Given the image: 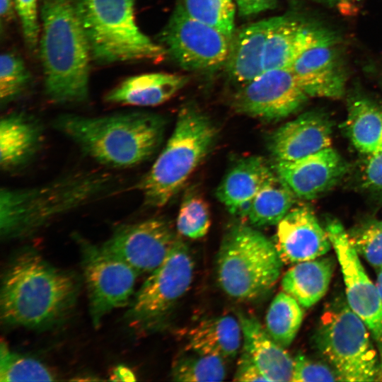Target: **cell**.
Segmentation results:
<instances>
[{
	"label": "cell",
	"mask_w": 382,
	"mask_h": 382,
	"mask_svg": "<svg viewBox=\"0 0 382 382\" xmlns=\"http://www.w3.org/2000/svg\"><path fill=\"white\" fill-rule=\"evenodd\" d=\"M79 282L49 262L35 248L25 247L7 262L0 290V316L9 326L45 330L62 324L72 313Z\"/></svg>",
	"instance_id": "6da1fadb"
},
{
	"label": "cell",
	"mask_w": 382,
	"mask_h": 382,
	"mask_svg": "<svg viewBox=\"0 0 382 382\" xmlns=\"http://www.w3.org/2000/svg\"><path fill=\"white\" fill-rule=\"evenodd\" d=\"M118 178L101 171L72 173L46 184L0 190V235L29 236L54 218L119 191Z\"/></svg>",
	"instance_id": "7a4b0ae2"
},
{
	"label": "cell",
	"mask_w": 382,
	"mask_h": 382,
	"mask_svg": "<svg viewBox=\"0 0 382 382\" xmlns=\"http://www.w3.org/2000/svg\"><path fill=\"white\" fill-rule=\"evenodd\" d=\"M52 127L101 165L125 168L149 160L161 146L166 121L146 112L87 117L62 114Z\"/></svg>",
	"instance_id": "3957f363"
},
{
	"label": "cell",
	"mask_w": 382,
	"mask_h": 382,
	"mask_svg": "<svg viewBox=\"0 0 382 382\" xmlns=\"http://www.w3.org/2000/svg\"><path fill=\"white\" fill-rule=\"evenodd\" d=\"M40 58L45 95L57 104L80 103L88 98V41L70 0H42Z\"/></svg>",
	"instance_id": "277c9868"
},
{
	"label": "cell",
	"mask_w": 382,
	"mask_h": 382,
	"mask_svg": "<svg viewBox=\"0 0 382 382\" xmlns=\"http://www.w3.org/2000/svg\"><path fill=\"white\" fill-rule=\"evenodd\" d=\"M217 134L203 112L193 105L183 108L164 148L136 185L144 204L152 207L166 204L212 151Z\"/></svg>",
	"instance_id": "5b68a950"
},
{
	"label": "cell",
	"mask_w": 382,
	"mask_h": 382,
	"mask_svg": "<svg viewBox=\"0 0 382 382\" xmlns=\"http://www.w3.org/2000/svg\"><path fill=\"white\" fill-rule=\"evenodd\" d=\"M91 57L103 64L159 60L167 53L136 23L134 0H72Z\"/></svg>",
	"instance_id": "8992f818"
},
{
	"label": "cell",
	"mask_w": 382,
	"mask_h": 382,
	"mask_svg": "<svg viewBox=\"0 0 382 382\" xmlns=\"http://www.w3.org/2000/svg\"><path fill=\"white\" fill-rule=\"evenodd\" d=\"M282 264L274 243L253 227L235 224L221 243L216 260L218 282L233 299H255L275 284Z\"/></svg>",
	"instance_id": "52a82bcc"
},
{
	"label": "cell",
	"mask_w": 382,
	"mask_h": 382,
	"mask_svg": "<svg viewBox=\"0 0 382 382\" xmlns=\"http://www.w3.org/2000/svg\"><path fill=\"white\" fill-rule=\"evenodd\" d=\"M365 323L349 306L337 302L321 317L318 348L340 381H372L381 364Z\"/></svg>",
	"instance_id": "ba28073f"
},
{
	"label": "cell",
	"mask_w": 382,
	"mask_h": 382,
	"mask_svg": "<svg viewBox=\"0 0 382 382\" xmlns=\"http://www.w3.org/2000/svg\"><path fill=\"white\" fill-rule=\"evenodd\" d=\"M194 266L189 248L179 239L134 294L124 316L128 328L137 332L158 328L190 286Z\"/></svg>",
	"instance_id": "9c48e42d"
},
{
	"label": "cell",
	"mask_w": 382,
	"mask_h": 382,
	"mask_svg": "<svg viewBox=\"0 0 382 382\" xmlns=\"http://www.w3.org/2000/svg\"><path fill=\"white\" fill-rule=\"evenodd\" d=\"M73 237L81 253L92 324L98 328L112 311L129 305L139 274L81 235Z\"/></svg>",
	"instance_id": "30bf717a"
},
{
	"label": "cell",
	"mask_w": 382,
	"mask_h": 382,
	"mask_svg": "<svg viewBox=\"0 0 382 382\" xmlns=\"http://www.w3.org/2000/svg\"><path fill=\"white\" fill-rule=\"evenodd\" d=\"M167 54L183 69L213 71L224 65L231 40L178 6L159 35Z\"/></svg>",
	"instance_id": "8fae6325"
},
{
	"label": "cell",
	"mask_w": 382,
	"mask_h": 382,
	"mask_svg": "<svg viewBox=\"0 0 382 382\" xmlns=\"http://www.w3.org/2000/svg\"><path fill=\"white\" fill-rule=\"evenodd\" d=\"M179 239L168 221L151 218L119 226L100 247L140 274L161 265Z\"/></svg>",
	"instance_id": "7c38bea8"
},
{
	"label": "cell",
	"mask_w": 382,
	"mask_h": 382,
	"mask_svg": "<svg viewBox=\"0 0 382 382\" xmlns=\"http://www.w3.org/2000/svg\"><path fill=\"white\" fill-rule=\"evenodd\" d=\"M325 230L341 267L347 302L365 323L382 355V303L376 285L366 274L342 224L330 221Z\"/></svg>",
	"instance_id": "4fadbf2b"
},
{
	"label": "cell",
	"mask_w": 382,
	"mask_h": 382,
	"mask_svg": "<svg viewBox=\"0 0 382 382\" xmlns=\"http://www.w3.org/2000/svg\"><path fill=\"white\" fill-rule=\"evenodd\" d=\"M308 98L290 68L272 69L240 87L233 97V106L238 112L274 121L296 112Z\"/></svg>",
	"instance_id": "5bb4252c"
},
{
	"label": "cell",
	"mask_w": 382,
	"mask_h": 382,
	"mask_svg": "<svg viewBox=\"0 0 382 382\" xmlns=\"http://www.w3.org/2000/svg\"><path fill=\"white\" fill-rule=\"evenodd\" d=\"M337 42L305 50L290 67L308 97L339 98L345 93L347 71Z\"/></svg>",
	"instance_id": "9a60e30c"
},
{
	"label": "cell",
	"mask_w": 382,
	"mask_h": 382,
	"mask_svg": "<svg viewBox=\"0 0 382 382\" xmlns=\"http://www.w3.org/2000/svg\"><path fill=\"white\" fill-rule=\"evenodd\" d=\"M274 169L296 197L311 199L332 188L347 170L331 146L294 161H275Z\"/></svg>",
	"instance_id": "2e32d148"
},
{
	"label": "cell",
	"mask_w": 382,
	"mask_h": 382,
	"mask_svg": "<svg viewBox=\"0 0 382 382\" xmlns=\"http://www.w3.org/2000/svg\"><path fill=\"white\" fill-rule=\"evenodd\" d=\"M274 245L286 264L323 256L332 246L325 228L305 206L291 209L277 224Z\"/></svg>",
	"instance_id": "e0dca14e"
},
{
	"label": "cell",
	"mask_w": 382,
	"mask_h": 382,
	"mask_svg": "<svg viewBox=\"0 0 382 382\" xmlns=\"http://www.w3.org/2000/svg\"><path fill=\"white\" fill-rule=\"evenodd\" d=\"M332 42H337V37L322 25L288 15L281 16L267 39L264 71L289 69L305 50Z\"/></svg>",
	"instance_id": "ac0fdd59"
},
{
	"label": "cell",
	"mask_w": 382,
	"mask_h": 382,
	"mask_svg": "<svg viewBox=\"0 0 382 382\" xmlns=\"http://www.w3.org/2000/svg\"><path fill=\"white\" fill-rule=\"evenodd\" d=\"M332 127L331 121L323 112H305L271 134L269 151L275 161L301 159L331 146Z\"/></svg>",
	"instance_id": "d6986e66"
},
{
	"label": "cell",
	"mask_w": 382,
	"mask_h": 382,
	"mask_svg": "<svg viewBox=\"0 0 382 382\" xmlns=\"http://www.w3.org/2000/svg\"><path fill=\"white\" fill-rule=\"evenodd\" d=\"M280 18L281 16L253 23L233 35L224 65L229 79L238 88L264 72L263 55L267 39Z\"/></svg>",
	"instance_id": "ffe728a7"
},
{
	"label": "cell",
	"mask_w": 382,
	"mask_h": 382,
	"mask_svg": "<svg viewBox=\"0 0 382 382\" xmlns=\"http://www.w3.org/2000/svg\"><path fill=\"white\" fill-rule=\"evenodd\" d=\"M43 141V129L33 116L13 112L0 120V168L16 170L32 161Z\"/></svg>",
	"instance_id": "44dd1931"
},
{
	"label": "cell",
	"mask_w": 382,
	"mask_h": 382,
	"mask_svg": "<svg viewBox=\"0 0 382 382\" xmlns=\"http://www.w3.org/2000/svg\"><path fill=\"white\" fill-rule=\"evenodd\" d=\"M274 172L262 157L243 158L224 177L216 197L231 214L247 217L253 199Z\"/></svg>",
	"instance_id": "7402d4cb"
},
{
	"label": "cell",
	"mask_w": 382,
	"mask_h": 382,
	"mask_svg": "<svg viewBox=\"0 0 382 382\" xmlns=\"http://www.w3.org/2000/svg\"><path fill=\"white\" fill-rule=\"evenodd\" d=\"M246 352L268 381H291L294 360L267 333L258 320L238 313Z\"/></svg>",
	"instance_id": "603a6c76"
},
{
	"label": "cell",
	"mask_w": 382,
	"mask_h": 382,
	"mask_svg": "<svg viewBox=\"0 0 382 382\" xmlns=\"http://www.w3.org/2000/svg\"><path fill=\"white\" fill-rule=\"evenodd\" d=\"M187 81L186 76L163 72L136 75L110 90L105 100L125 105H158L173 96Z\"/></svg>",
	"instance_id": "cb8c5ba5"
},
{
	"label": "cell",
	"mask_w": 382,
	"mask_h": 382,
	"mask_svg": "<svg viewBox=\"0 0 382 382\" xmlns=\"http://www.w3.org/2000/svg\"><path fill=\"white\" fill-rule=\"evenodd\" d=\"M331 257H319L296 263L284 274L282 287L302 307L309 308L326 294L335 270Z\"/></svg>",
	"instance_id": "d4e9b609"
},
{
	"label": "cell",
	"mask_w": 382,
	"mask_h": 382,
	"mask_svg": "<svg viewBox=\"0 0 382 382\" xmlns=\"http://www.w3.org/2000/svg\"><path fill=\"white\" fill-rule=\"evenodd\" d=\"M345 129L354 146L368 156L382 150V105L355 95L349 100Z\"/></svg>",
	"instance_id": "484cf974"
},
{
	"label": "cell",
	"mask_w": 382,
	"mask_h": 382,
	"mask_svg": "<svg viewBox=\"0 0 382 382\" xmlns=\"http://www.w3.org/2000/svg\"><path fill=\"white\" fill-rule=\"evenodd\" d=\"M240 322L231 316H217L199 322L190 330L188 349L226 359L236 356L241 345Z\"/></svg>",
	"instance_id": "4316f807"
},
{
	"label": "cell",
	"mask_w": 382,
	"mask_h": 382,
	"mask_svg": "<svg viewBox=\"0 0 382 382\" xmlns=\"http://www.w3.org/2000/svg\"><path fill=\"white\" fill-rule=\"evenodd\" d=\"M296 198L274 170L253 199L247 217L254 226L277 224L290 211Z\"/></svg>",
	"instance_id": "83f0119b"
},
{
	"label": "cell",
	"mask_w": 382,
	"mask_h": 382,
	"mask_svg": "<svg viewBox=\"0 0 382 382\" xmlns=\"http://www.w3.org/2000/svg\"><path fill=\"white\" fill-rule=\"evenodd\" d=\"M301 306L286 292L279 293L271 302L265 316V330L280 346L289 347L303 320Z\"/></svg>",
	"instance_id": "f1b7e54d"
},
{
	"label": "cell",
	"mask_w": 382,
	"mask_h": 382,
	"mask_svg": "<svg viewBox=\"0 0 382 382\" xmlns=\"http://www.w3.org/2000/svg\"><path fill=\"white\" fill-rule=\"evenodd\" d=\"M173 366L172 377L177 381H221L226 377L225 359L221 357L193 352Z\"/></svg>",
	"instance_id": "f546056e"
},
{
	"label": "cell",
	"mask_w": 382,
	"mask_h": 382,
	"mask_svg": "<svg viewBox=\"0 0 382 382\" xmlns=\"http://www.w3.org/2000/svg\"><path fill=\"white\" fill-rule=\"evenodd\" d=\"M183 6L189 16L231 40L236 12L232 0H184Z\"/></svg>",
	"instance_id": "4dcf8cb0"
},
{
	"label": "cell",
	"mask_w": 382,
	"mask_h": 382,
	"mask_svg": "<svg viewBox=\"0 0 382 382\" xmlns=\"http://www.w3.org/2000/svg\"><path fill=\"white\" fill-rule=\"evenodd\" d=\"M0 381H54V376L37 359L10 350L1 342Z\"/></svg>",
	"instance_id": "1f68e13d"
},
{
	"label": "cell",
	"mask_w": 382,
	"mask_h": 382,
	"mask_svg": "<svg viewBox=\"0 0 382 382\" xmlns=\"http://www.w3.org/2000/svg\"><path fill=\"white\" fill-rule=\"evenodd\" d=\"M207 202L197 192L185 195L177 218V230L185 237L197 239L204 236L210 226Z\"/></svg>",
	"instance_id": "d6a6232c"
},
{
	"label": "cell",
	"mask_w": 382,
	"mask_h": 382,
	"mask_svg": "<svg viewBox=\"0 0 382 382\" xmlns=\"http://www.w3.org/2000/svg\"><path fill=\"white\" fill-rule=\"evenodd\" d=\"M30 74L22 58L6 52L0 57V105L6 107L20 97L30 82Z\"/></svg>",
	"instance_id": "836d02e7"
},
{
	"label": "cell",
	"mask_w": 382,
	"mask_h": 382,
	"mask_svg": "<svg viewBox=\"0 0 382 382\" xmlns=\"http://www.w3.org/2000/svg\"><path fill=\"white\" fill-rule=\"evenodd\" d=\"M349 241L359 256L376 270L382 267V220H369L347 231Z\"/></svg>",
	"instance_id": "e575fe53"
},
{
	"label": "cell",
	"mask_w": 382,
	"mask_h": 382,
	"mask_svg": "<svg viewBox=\"0 0 382 382\" xmlns=\"http://www.w3.org/2000/svg\"><path fill=\"white\" fill-rule=\"evenodd\" d=\"M294 369L291 381H337L338 376L328 364L315 361L303 355H297L294 359Z\"/></svg>",
	"instance_id": "d590c367"
},
{
	"label": "cell",
	"mask_w": 382,
	"mask_h": 382,
	"mask_svg": "<svg viewBox=\"0 0 382 382\" xmlns=\"http://www.w3.org/2000/svg\"><path fill=\"white\" fill-rule=\"evenodd\" d=\"M20 19L23 39L30 50H35L39 40L37 0H13Z\"/></svg>",
	"instance_id": "8d00e7d4"
},
{
	"label": "cell",
	"mask_w": 382,
	"mask_h": 382,
	"mask_svg": "<svg viewBox=\"0 0 382 382\" xmlns=\"http://www.w3.org/2000/svg\"><path fill=\"white\" fill-rule=\"evenodd\" d=\"M362 178L366 187L382 192V150L369 156Z\"/></svg>",
	"instance_id": "74e56055"
},
{
	"label": "cell",
	"mask_w": 382,
	"mask_h": 382,
	"mask_svg": "<svg viewBox=\"0 0 382 382\" xmlns=\"http://www.w3.org/2000/svg\"><path fill=\"white\" fill-rule=\"evenodd\" d=\"M233 381H268L250 355L244 350L239 358Z\"/></svg>",
	"instance_id": "f35d334b"
},
{
	"label": "cell",
	"mask_w": 382,
	"mask_h": 382,
	"mask_svg": "<svg viewBox=\"0 0 382 382\" xmlns=\"http://www.w3.org/2000/svg\"><path fill=\"white\" fill-rule=\"evenodd\" d=\"M240 15L250 16L273 8L276 0H235Z\"/></svg>",
	"instance_id": "ab89813d"
},
{
	"label": "cell",
	"mask_w": 382,
	"mask_h": 382,
	"mask_svg": "<svg viewBox=\"0 0 382 382\" xmlns=\"http://www.w3.org/2000/svg\"><path fill=\"white\" fill-rule=\"evenodd\" d=\"M14 4L13 0H0V16L1 26L4 22L10 21L13 16Z\"/></svg>",
	"instance_id": "60d3db41"
},
{
	"label": "cell",
	"mask_w": 382,
	"mask_h": 382,
	"mask_svg": "<svg viewBox=\"0 0 382 382\" xmlns=\"http://www.w3.org/2000/svg\"><path fill=\"white\" fill-rule=\"evenodd\" d=\"M115 381H134L135 377L133 372L128 368L124 366H118L116 367L112 375Z\"/></svg>",
	"instance_id": "b9f144b4"
},
{
	"label": "cell",
	"mask_w": 382,
	"mask_h": 382,
	"mask_svg": "<svg viewBox=\"0 0 382 382\" xmlns=\"http://www.w3.org/2000/svg\"><path fill=\"white\" fill-rule=\"evenodd\" d=\"M377 278L376 285L382 303V267L376 270Z\"/></svg>",
	"instance_id": "7bdbcfd3"
},
{
	"label": "cell",
	"mask_w": 382,
	"mask_h": 382,
	"mask_svg": "<svg viewBox=\"0 0 382 382\" xmlns=\"http://www.w3.org/2000/svg\"><path fill=\"white\" fill-rule=\"evenodd\" d=\"M325 4L329 6H335L339 5V0H311Z\"/></svg>",
	"instance_id": "ee69618b"
},
{
	"label": "cell",
	"mask_w": 382,
	"mask_h": 382,
	"mask_svg": "<svg viewBox=\"0 0 382 382\" xmlns=\"http://www.w3.org/2000/svg\"><path fill=\"white\" fill-rule=\"evenodd\" d=\"M354 1H357V0H339V4L345 6V4H348L350 2H352Z\"/></svg>",
	"instance_id": "f6af8a7d"
}]
</instances>
